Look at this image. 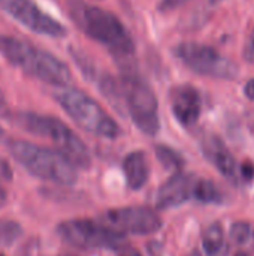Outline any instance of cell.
Instances as JSON below:
<instances>
[{
  "instance_id": "cell-10",
  "label": "cell",
  "mask_w": 254,
  "mask_h": 256,
  "mask_svg": "<svg viewBox=\"0 0 254 256\" xmlns=\"http://www.w3.org/2000/svg\"><path fill=\"white\" fill-rule=\"evenodd\" d=\"M106 224L118 232L135 236H150L162 228V220L156 212L145 207L117 208L106 213Z\"/></svg>"
},
{
  "instance_id": "cell-11",
  "label": "cell",
  "mask_w": 254,
  "mask_h": 256,
  "mask_svg": "<svg viewBox=\"0 0 254 256\" xmlns=\"http://www.w3.org/2000/svg\"><path fill=\"white\" fill-rule=\"evenodd\" d=\"M196 183V176L177 172L159 189L156 196V206L159 208H172L184 204L193 196Z\"/></svg>"
},
{
  "instance_id": "cell-25",
  "label": "cell",
  "mask_w": 254,
  "mask_h": 256,
  "mask_svg": "<svg viewBox=\"0 0 254 256\" xmlns=\"http://www.w3.org/2000/svg\"><path fill=\"white\" fill-rule=\"evenodd\" d=\"M121 256H141V254L138 252V250H135V249H126Z\"/></svg>"
},
{
  "instance_id": "cell-28",
  "label": "cell",
  "mask_w": 254,
  "mask_h": 256,
  "mask_svg": "<svg viewBox=\"0 0 254 256\" xmlns=\"http://www.w3.org/2000/svg\"><path fill=\"white\" fill-rule=\"evenodd\" d=\"M235 256H249V255H247V254H244V252H238Z\"/></svg>"
},
{
  "instance_id": "cell-22",
  "label": "cell",
  "mask_w": 254,
  "mask_h": 256,
  "mask_svg": "<svg viewBox=\"0 0 254 256\" xmlns=\"http://www.w3.org/2000/svg\"><path fill=\"white\" fill-rule=\"evenodd\" d=\"M241 174H243V177H244L247 182L253 180L254 178V164L253 162H250V160H246V162L243 164V166H241Z\"/></svg>"
},
{
  "instance_id": "cell-24",
  "label": "cell",
  "mask_w": 254,
  "mask_h": 256,
  "mask_svg": "<svg viewBox=\"0 0 254 256\" xmlns=\"http://www.w3.org/2000/svg\"><path fill=\"white\" fill-rule=\"evenodd\" d=\"M6 110H7V105H6L4 96H3V94H1V92H0V114H4V112H6Z\"/></svg>"
},
{
  "instance_id": "cell-20",
  "label": "cell",
  "mask_w": 254,
  "mask_h": 256,
  "mask_svg": "<svg viewBox=\"0 0 254 256\" xmlns=\"http://www.w3.org/2000/svg\"><path fill=\"white\" fill-rule=\"evenodd\" d=\"M244 58L249 62H254V30L244 46Z\"/></svg>"
},
{
  "instance_id": "cell-30",
  "label": "cell",
  "mask_w": 254,
  "mask_h": 256,
  "mask_svg": "<svg viewBox=\"0 0 254 256\" xmlns=\"http://www.w3.org/2000/svg\"><path fill=\"white\" fill-rule=\"evenodd\" d=\"M0 256H3V255H0Z\"/></svg>"
},
{
  "instance_id": "cell-18",
  "label": "cell",
  "mask_w": 254,
  "mask_h": 256,
  "mask_svg": "<svg viewBox=\"0 0 254 256\" xmlns=\"http://www.w3.org/2000/svg\"><path fill=\"white\" fill-rule=\"evenodd\" d=\"M156 154L159 160L168 168V170H178L183 166V158L172 148L166 146H159L156 148Z\"/></svg>"
},
{
  "instance_id": "cell-8",
  "label": "cell",
  "mask_w": 254,
  "mask_h": 256,
  "mask_svg": "<svg viewBox=\"0 0 254 256\" xmlns=\"http://www.w3.org/2000/svg\"><path fill=\"white\" fill-rule=\"evenodd\" d=\"M58 236L69 244L79 249H115L123 243V234L106 224L76 219L63 222L58 226Z\"/></svg>"
},
{
  "instance_id": "cell-5",
  "label": "cell",
  "mask_w": 254,
  "mask_h": 256,
  "mask_svg": "<svg viewBox=\"0 0 254 256\" xmlns=\"http://www.w3.org/2000/svg\"><path fill=\"white\" fill-rule=\"evenodd\" d=\"M57 102L73 122L90 134L103 138H117L120 128L115 120L88 94L76 88H61L55 93Z\"/></svg>"
},
{
  "instance_id": "cell-16",
  "label": "cell",
  "mask_w": 254,
  "mask_h": 256,
  "mask_svg": "<svg viewBox=\"0 0 254 256\" xmlns=\"http://www.w3.org/2000/svg\"><path fill=\"white\" fill-rule=\"evenodd\" d=\"M193 196L202 202H220L222 201L219 189L210 180H198Z\"/></svg>"
},
{
  "instance_id": "cell-29",
  "label": "cell",
  "mask_w": 254,
  "mask_h": 256,
  "mask_svg": "<svg viewBox=\"0 0 254 256\" xmlns=\"http://www.w3.org/2000/svg\"><path fill=\"white\" fill-rule=\"evenodd\" d=\"M3 134H4V132H3V129H1V128H0V138H1V136H3Z\"/></svg>"
},
{
  "instance_id": "cell-7",
  "label": "cell",
  "mask_w": 254,
  "mask_h": 256,
  "mask_svg": "<svg viewBox=\"0 0 254 256\" xmlns=\"http://www.w3.org/2000/svg\"><path fill=\"white\" fill-rule=\"evenodd\" d=\"M177 57L193 72L223 80H234L238 68L213 46L198 42H183L175 48Z\"/></svg>"
},
{
  "instance_id": "cell-17",
  "label": "cell",
  "mask_w": 254,
  "mask_h": 256,
  "mask_svg": "<svg viewBox=\"0 0 254 256\" xmlns=\"http://www.w3.org/2000/svg\"><path fill=\"white\" fill-rule=\"evenodd\" d=\"M22 231L18 224L12 220H0V246H10L19 237Z\"/></svg>"
},
{
  "instance_id": "cell-19",
  "label": "cell",
  "mask_w": 254,
  "mask_h": 256,
  "mask_svg": "<svg viewBox=\"0 0 254 256\" xmlns=\"http://www.w3.org/2000/svg\"><path fill=\"white\" fill-rule=\"evenodd\" d=\"M249 237H250V226H249V224L237 222V224L232 225V228H231V238L235 243L243 244V243H246L249 240Z\"/></svg>"
},
{
  "instance_id": "cell-23",
  "label": "cell",
  "mask_w": 254,
  "mask_h": 256,
  "mask_svg": "<svg viewBox=\"0 0 254 256\" xmlns=\"http://www.w3.org/2000/svg\"><path fill=\"white\" fill-rule=\"evenodd\" d=\"M244 93H246V96H247L250 100H254V80H250V81L246 84Z\"/></svg>"
},
{
  "instance_id": "cell-15",
  "label": "cell",
  "mask_w": 254,
  "mask_h": 256,
  "mask_svg": "<svg viewBox=\"0 0 254 256\" xmlns=\"http://www.w3.org/2000/svg\"><path fill=\"white\" fill-rule=\"evenodd\" d=\"M204 249L208 256H217L223 252L225 248V234L220 224H213L204 232Z\"/></svg>"
},
{
  "instance_id": "cell-2",
  "label": "cell",
  "mask_w": 254,
  "mask_h": 256,
  "mask_svg": "<svg viewBox=\"0 0 254 256\" xmlns=\"http://www.w3.org/2000/svg\"><path fill=\"white\" fill-rule=\"evenodd\" d=\"M0 54L13 66L39 78L40 81L58 87L70 82V69L54 54L34 50L31 45L6 34H0Z\"/></svg>"
},
{
  "instance_id": "cell-4",
  "label": "cell",
  "mask_w": 254,
  "mask_h": 256,
  "mask_svg": "<svg viewBox=\"0 0 254 256\" xmlns=\"http://www.w3.org/2000/svg\"><path fill=\"white\" fill-rule=\"evenodd\" d=\"M15 122L30 134L49 138L75 166H88L90 153L82 140L63 122L55 117L40 116L34 112H19L15 117Z\"/></svg>"
},
{
  "instance_id": "cell-12",
  "label": "cell",
  "mask_w": 254,
  "mask_h": 256,
  "mask_svg": "<svg viewBox=\"0 0 254 256\" xmlns=\"http://www.w3.org/2000/svg\"><path fill=\"white\" fill-rule=\"evenodd\" d=\"M171 105L175 118L186 128L193 126L201 116V96L198 90L189 84L172 88Z\"/></svg>"
},
{
  "instance_id": "cell-21",
  "label": "cell",
  "mask_w": 254,
  "mask_h": 256,
  "mask_svg": "<svg viewBox=\"0 0 254 256\" xmlns=\"http://www.w3.org/2000/svg\"><path fill=\"white\" fill-rule=\"evenodd\" d=\"M189 0H162L160 3V10H172L175 8H180L181 4L187 3Z\"/></svg>"
},
{
  "instance_id": "cell-26",
  "label": "cell",
  "mask_w": 254,
  "mask_h": 256,
  "mask_svg": "<svg viewBox=\"0 0 254 256\" xmlns=\"http://www.w3.org/2000/svg\"><path fill=\"white\" fill-rule=\"evenodd\" d=\"M4 204H6V194H4V190L0 188V208H1Z\"/></svg>"
},
{
  "instance_id": "cell-9",
  "label": "cell",
  "mask_w": 254,
  "mask_h": 256,
  "mask_svg": "<svg viewBox=\"0 0 254 256\" xmlns=\"http://www.w3.org/2000/svg\"><path fill=\"white\" fill-rule=\"evenodd\" d=\"M0 8L31 32L49 38L66 34V28L55 18L45 14L33 0H0Z\"/></svg>"
},
{
  "instance_id": "cell-1",
  "label": "cell",
  "mask_w": 254,
  "mask_h": 256,
  "mask_svg": "<svg viewBox=\"0 0 254 256\" xmlns=\"http://www.w3.org/2000/svg\"><path fill=\"white\" fill-rule=\"evenodd\" d=\"M70 15L87 36L105 45L115 57L129 58L133 56V39L112 12L85 2H70Z\"/></svg>"
},
{
  "instance_id": "cell-6",
  "label": "cell",
  "mask_w": 254,
  "mask_h": 256,
  "mask_svg": "<svg viewBox=\"0 0 254 256\" xmlns=\"http://www.w3.org/2000/svg\"><path fill=\"white\" fill-rule=\"evenodd\" d=\"M120 81L123 104L138 129L147 135L159 132V102L150 84L133 70H126Z\"/></svg>"
},
{
  "instance_id": "cell-27",
  "label": "cell",
  "mask_w": 254,
  "mask_h": 256,
  "mask_svg": "<svg viewBox=\"0 0 254 256\" xmlns=\"http://www.w3.org/2000/svg\"><path fill=\"white\" fill-rule=\"evenodd\" d=\"M223 0H210V3L211 4H219V3H222Z\"/></svg>"
},
{
  "instance_id": "cell-3",
  "label": "cell",
  "mask_w": 254,
  "mask_h": 256,
  "mask_svg": "<svg viewBox=\"0 0 254 256\" xmlns=\"http://www.w3.org/2000/svg\"><path fill=\"white\" fill-rule=\"evenodd\" d=\"M9 152L19 165L42 180L67 186L78 178L75 165L58 150L45 148L28 141H13L9 144Z\"/></svg>"
},
{
  "instance_id": "cell-13",
  "label": "cell",
  "mask_w": 254,
  "mask_h": 256,
  "mask_svg": "<svg viewBox=\"0 0 254 256\" xmlns=\"http://www.w3.org/2000/svg\"><path fill=\"white\" fill-rule=\"evenodd\" d=\"M202 148H204L205 156L216 165V168L225 177H228L231 180L235 178V170H237L235 159L231 154V152L226 148V146L222 142L220 138H217L216 135H208L204 140Z\"/></svg>"
},
{
  "instance_id": "cell-14",
  "label": "cell",
  "mask_w": 254,
  "mask_h": 256,
  "mask_svg": "<svg viewBox=\"0 0 254 256\" xmlns=\"http://www.w3.org/2000/svg\"><path fill=\"white\" fill-rule=\"evenodd\" d=\"M123 168H124V176H126L127 184L132 189L138 190L147 183L148 162L142 152H133V153L127 154L124 159Z\"/></svg>"
}]
</instances>
